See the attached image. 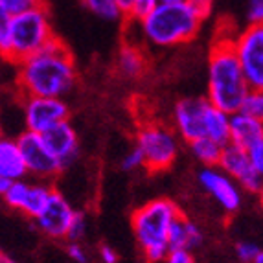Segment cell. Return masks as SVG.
Listing matches in <instances>:
<instances>
[{"label": "cell", "instance_id": "obj_22", "mask_svg": "<svg viewBox=\"0 0 263 263\" xmlns=\"http://www.w3.org/2000/svg\"><path fill=\"white\" fill-rule=\"evenodd\" d=\"M85 8L103 21H122L125 18L123 9L120 8L118 0H81Z\"/></svg>", "mask_w": 263, "mask_h": 263}, {"label": "cell", "instance_id": "obj_21", "mask_svg": "<svg viewBox=\"0 0 263 263\" xmlns=\"http://www.w3.org/2000/svg\"><path fill=\"white\" fill-rule=\"evenodd\" d=\"M188 145L190 149H192L193 157L197 158L201 164H204V166H217L221 149H223L221 144L210 140V138H197V140L190 142Z\"/></svg>", "mask_w": 263, "mask_h": 263}, {"label": "cell", "instance_id": "obj_4", "mask_svg": "<svg viewBox=\"0 0 263 263\" xmlns=\"http://www.w3.org/2000/svg\"><path fill=\"white\" fill-rule=\"evenodd\" d=\"M180 214V208L170 199H153L135 210L131 217L133 232L149 263H160L170 252L167 234Z\"/></svg>", "mask_w": 263, "mask_h": 263}, {"label": "cell", "instance_id": "obj_26", "mask_svg": "<svg viewBox=\"0 0 263 263\" xmlns=\"http://www.w3.org/2000/svg\"><path fill=\"white\" fill-rule=\"evenodd\" d=\"M9 18L11 15L4 8H0V55L4 59L9 48Z\"/></svg>", "mask_w": 263, "mask_h": 263}, {"label": "cell", "instance_id": "obj_12", "mask_svg": "<svg viewBox=\"0 0 263 263\" xmlns=\"http://www.w3.org/2000/svg\"><path fill=\"white\" fill-rule=\"evenodd\" d=\"M217 167H221L228 177H232L237 184L241 186L243 192L254 193V195L261 193L263 173L250 164L245 149H241L239 145H234L230 142L224 144L223 149H221Z\"/></svg>", "mask_w": 263, "mask_h": 263}, {"label": "cell", "instance_id": "obj_23", "mask_svg": "<svg viewBox=\"0 0 263 263\" xmlns=\"http://www.w3.org/2000/svg\"><path fill=\"white\" fill-rule=\"evenodd\" d=\"M239 112L263 120V90H252L250 88L243 98L241 105H239Z\"/></svg>", "mask_w": 263, "mask_h": 263}, {"label": "cell", "instance_id": "obj_14", "mask_svg": "<svg viewBox=\"0 0 263 263\" xmlns=\"http://www.w3.org/2000/svg\"><path fill=\"white\" fill-rule=\"evenodd\" d=\"M74 208L65 197L63 193L57 190H52L48 202L44 204V208L33 217L35 224L41 232L46 234L52 239H61L66 236L68 224H70L72 217H74Z\"/></svg>", "mask_w": 263, "mask_h": 263}, {"label": "cell", "instance_id": "obj_24", "mask_svg": "<svg viewBox=\"0 0 263 263\" xmlns=\"http://www.w3.org/2000/svg\"><path fill=\"white\" fill-rule=\"evenodd\" d=\"M160 0H131L129 8L125 11V18L127 21H140L144 15H147Z\"/></svg>", "mask_w": 263, "mask_h": 263}, {"label": "cell", "instance_id": "obj_19", "mask_svg": "<svg viewBox=\"0 0 263 263\" xmlns=\"http://www.w3.org/2000/svg\"><path fill=\"white\" fill-rule=\"evenodd\" d=\"M118 72L127 79H138L144 76L145 68H147V59H145L144 52L140 46L136 44H123L118 52Z\"/></svg>", "mask_w": 263, "mask_h": 263}, {"label": "cell", "instance_id": "obj_36", "mask_svg": "<svg viewBox=\"0 0 263 263\" xmlns=\"http://www.w3.org/2000/svg\"><path fill=\"white\" fill-rule=\"evenodd\" d=\"M8 184H9V180H6L4 177L0 175V195L6 192V188H8Z\"/></svg>", "mask_w": 263, "mask_h": 263}, {"label": "cell", "instance_id": "obj_17", "mask_svg": "<svg viewBox=\"0 0 263 263\" xmlns=\"http://www.w3.org/2000/svg\"><path fill=\"white\" fill-rule=\"evenodd\" d=\"M202 232L197 224L193 223L192 219H188L184 214H180L170 227V234H167V245L170 250H193L201 247L202 243Z\"/></svg>", "mask_w": 263, "mask_h": 263}, {"label": "cell", "instance_id": "obj_37", "mask_svg": "<svg viewBox=\"0 0 263 263\" xmlns=\"http://www.w3.org/2000/svg\"><path fill=\"white\" fill-rule=\"evenodd\" d=\"M129 2H131V0H118L120 8L123 9V15H125V11H127V8H129Z\"/></svg>", "mask_w": 263, "mask_h": 263}, {"label": "cell", "instance_id": "obj_8", "mask_svg": "<svg viewBox=\"0 0 263 263\" xmlns=\"http://www.w3.org/2000/svg\"><path fill=\"white\" fill-rule=\"evenodd\" d=\"M212 103L206 98H182L173 107V131L190 144L197 138H206V122Z\"/></svg>", "mask_w": 263, "mask_h": 263}, {"label": "cell", "instance_id": "obj_11", "mask_svg": "<svg viewBox=\"0 0 263 263\" xmlns=\"http://www.w3.org/2000/svg\"><path fill=\"white\" fill-rule=\"evenodd\" d=\"M199 182L202 190L214 199L227 214H237L243 204V190L232 177L221 167L204 166L199 171Z\"/></svg>", "mask_w": 263, "mask_h": 263}, {"label": "cell", "instance_id": "obj_15", "mask_svg": "<svg viewBox=\"0 0 263 263\" xmlns=\"http://www.w3.org/2000/svg\"><path fill=\"white\" fill-rule=\"evenodd\" d=\"M41 138H43L44 145L48 147V151L53 157L59 160L63 167L68 166V164L78 157L79 153V138L76 129L72 127V123L68 120L65 122H59L55 125H52L50 129L41 133Z\"/></svg>", "mask_w": 263, "mask_h": 263}, {"label": "cell", "instance_id": "obj_2", "mask_svg": "<svg viewBox=\"0 0 263 263\" xmlns=\"http://www.w3.org/2000/svg\"><path fill=\"white\" fill-rule=\"evenodd\" d=\"M232 39L234 37H217L208 59L206 100L227 114L237 112L245 94L250 90L234 53Z\"/></svg>", "mask_w": 263, "mask_h": 263}, {"label": "cell", "instance_id": "obj_30", "mask_svg": "<svg viewBox=\"0 0 263 263\" xmlns=\"http://www.w3.org/2000/svg\"><path fill=\"white\" fill-rule=\"evenodd\" d=\"M247 21L249 24H263V0H249Z\"/></svg>", "mask_w": 263, "mask_h": 263}, {"label": "cell", "instance_id": "obj_33", "mask_svg": "<svg viewBox=\"0 0 263 263\" xmlns=\"http://www.w3.org/2000/svg\"><path fill=\"white\" fill-rule=\"evenodd\" d=\"M190 6L193 8V11L204 21L206 17H210L212 8H214V0H186Z\"/></svg>", "mask_w": 263, "mask_h": 263}, {"label": "cell", "instance_id": "obj_25", "mask_svg": "<svg viewBox=\"0 0 263 263\" xmlns=\"http://www.w3.org/2000/svg\"><path fill=\"white\" fill-rule=\"evenodd\" d=\"M87 232V217H85L83 212H74V217H72L70 224H68V230H66V239L68 241H79L81 237Z\"/></svg>", "mask_w": 263, "mask_h": 263}, {"label": "cell", "instance_id": "obj_1", "mask_svg": "<svg viewBox=\"0 0 263 263\" xmlns=\"http://www.w3.org/2000/svg\"><path fill=\"white\" fill-rule=\"evenodd\" d=\"M78 83L70 50L53 35L39 52L17 63V85L22 96L63 98Z\"/></svg>", "mask_w": 263, "mask_h": 263}, {"label": "cell", "instance_id": "obj_3", "mask_svg": "<svg viewBox=\"0 0 263 263\" xmlns=\"http://www.w3.org/2000/svg\"><path fill=\"white\" fill-rule=\"evenodd\" d=\"M136 22L145 43L157 48H173L190 43L201 30L202 18L188 2H158Z\"/></svg>", "mask_w": 263, "mask_h": 263}, {"label": "cell", "instance_id": "obj_7", "mask_svg": "<svg viewBox=\"0 0 263 263\" xmlns=\"http://www.w3.org/2000/svg\"><path fill=\"white\" fill-rule=\"evenodd\" d=\"M232 43L249 88L263 90V24H249Z\"/></svg>", "mask_w": 263, "mask_h": 263}, {"label": "cell", "instance_id": "obj_18", "mask_svg": "<svg viewBox=\"0 0 263 263\" xmlns=\"http://www.w3.org/2000/svg\"><path fill=\"white\" fill-rule=\"evenodd\" d=\"M0 175L6 180H21L28 175L24 162H22L21 151H18L17 140L0 138Z\"/></svg>", "mask_w": 263, "mask_h": 263}, {"label": "cell", "instance_id": "obj_10", "mask_svg": "<svg viewBox=\"0 0 263 263\" xmlns=\"http://www.w3.org/2000/svg\"><path fill=\"white\" fill-rule=\"evenodd\" d=\"M22 112L26 131L41 135L59 122H65L70 116L68 105L63 98L46 96H22Z\"/></svg>", "mask_w": 263, "mask_h": 263}, {"label": "cell", "instance_id": "obj_39", "mask_svg": "<svg viewBox=\"0 0 263 263\" xmlns=\"http://www.w3.org/2000/svg\"><path fill=\"white\" fill-rule=\"evenodd\" d=\"M252 263H263V252H261V254H259L258 258H256V259H254V261H252Z\"/></svg>", "mask_w": 263, "mask_h": 263}, {"label": "cell", "instance_id": "obj_6", "mask_svg": "<svg viewBox=\"0 0 263 263\" xmlns=\"http://www.w3.org/2000/svg\"><path fill=\"white\" fill-rule=\"evenodd\" d=\"M136 147L142 153L145 170L160 173L173 166L179 157V135L164 123H145L138 129Z\"/></svg>", "mask_w": 263, "mask_h": 263}, {"label": "cell", "instance_id": "obj_29", "mask_svg": "<svg viewBox=\"0 0 263 263\" xmlns=\"http://www.w3.org/2000/svg\"><path fill=\"white\" fill-rule=\"evenodd\" d=\"M138 167H144V160H142V153L138 147H133L125 157L122 158V170L123 171H135Z\"/></svg>", "mask_w": 263, "mask_h": 263}, {"label": "cell", "instance_id": "obj_40", "mask_svg": "<svg viewBox=\"0 0 263 263\" xmlns=\"http://www.w3.org/2000/svg\"><path fill=\"white\" fill-rule=\"evenodd\" d=\"M160 2H186V0H160Z\"/></svg>", "mask_w": 263, "mask_h": 263}, {"label": "cell", "instance_id": "obj_34", "mask_svg": "<svg viewBox=\"0 0 263 263\" xmlns=\"http://www.w3.org/2000/svg\"><path fill=\"white\" fill-rule=\"evenodd\" d=\"M66 252H68V256H70L76 263H87V252H85V249L81 247V243H79V241H70V243H68V247H66Z\"/></svg>", "mask_w": 263, "mask_h": 263}, {"label": "cell", "instance_id": "obj_9", "mask_svg": "<svg viewBox=\"0 0 263 263\" xmlns=\"http://www.w3.org/2000/svg\"><path fill=\"white\" fill-rule=\"evenodd\" d=\"M17 145L18 151H21L24 167H26V173H30V175L43 180H50L55 179L63 171L59 160L50 153L41 135H37V133L24 129V133L17 136Z\"/></svg>", "mask_w": 263, "mask_h": 263}, {"label": "cell", "instance_id": "obj_27", "mask_svg": "<svg viewBox=\"0 0 263 263\" xmlns=\"http://www.w3.org/2000/svg\"><path fill=\"white\" fill-rule=\"evenodd\" d=\"M236 254L241 263H252L259 254H261V249H259L256 243L241 241L236 245Z\"/></svg>", "mask_w": 263, "mask_h": 263}, {"label": "cell", "instance_id": "obj_32", "mask_svg": "<svg viewBox=\"0 0 263 263\" xmlns=\"http://www.w3.org/2000/svg\"><path fill=\"white\" fill-rule=\"evenodd\" d=\"M245 153H247V157H249L250 164L263 173V142H258V144L250 145L249 149H245Z\"/></svg>", "mask_w": 263, "mask_h": 263}, {"label": "cell", "instance_id": "obj_20", "mask_svg": "<svg viewBox=\"0 0 263 263\" xmlns=\"http://www.w3.org/2000/svg\"><path fill=\"white\" fill-rule=\"evenodd\" d=\"M228 125H230V114L215 109L212 105L206 122V138H210V140L217 142L221 145L228 144Z\"/></svg>", "mask_w": 263, "mask_h": 263}, {"label": "cell", "instance_id": "obj_13", "mask_svg": "<svg viewBox=\"0 0 263 263\" xmlns=\"http://www.w3.org/2000/svg\"><path fill=\"white\" fill-rule=\"evenodd\" d=\"M52 186L44 184V182H26V180H11L2 193L4 201L15 210L26 214L28 217H35L44 204L48 202Z\"/></svg>", "mask_w": 263, "mask_h": 263}, {"label": "cell", "instance_id": "obj_28", "mask_svg": "<svg viewBox=\"0 0 263 263\" xmlns=\"http://www.w3.org/2000/svg\"><path fill=\"white\" fill-rule=\"evenodd\" d=\"M41 0H0V8H4L9 15H17L24 9H30L31 6L39 4Z\"/></svg>", "mask_w": 263, "mask_h": 263}, {"label": "cell", "instance_id": "obj_5", "mask_svg": "<svg viewBox=\"0 0 263 263\" xmlns=\"http://www.w3.org/2000/svg\"><path fill=\"white\" fill-rule=\"evenodd\" d=\"M55 35L50 22L46 6L39 4L24 9L9 18V48L6 61L18 63L31 53L39 52L44 44Z\"/></svg>", "mask_w": 263, "mask_h": 263}, {"label": "cell", "instance_id": "obj_31", "mask_svg": "<svg viewBox=\"0 0 263 263\" xmlns=\"http://www.w3.org/2000/svg\"><path fill=\"white\" fill-rule=\"evenodd\" d=\"M160 263H197V261H195L193 252L179 249V250H170V252L166 254V258H164Z\"/></svg>", "mask_w": 263, "mask_h": 263}, {"label": "cell", "instance_id": "obj_38", "mask_svg": "<svg viewBox=\"0 0 263 263\" xmlns=\"http://www.w3.org/2000/svg\"><path fill=\"white\" fill-rule=\"evenodd\" d=\"M0 263H17V261H15V259H11L9 256H6V254H2V252H0Z\"/></svg>", "mask_w": 263, "mask_h": 263}, {"label": "cell", "instance_id": "obj_35", "mask_svg": "<svg viewBox=\"0 0 263 263\" xmlns=\"http://www.w3.org/2000/svg\"><path fill=\"white\" fill-rule=\"evenodd\" d=\"M100 256L105 263H118V252L109 245H101L100 249Z\"/></svg>", "mask_w": 263, "mask_h": 263}, {"label": "cell", "instance_id": "obj_41", "mask_svg": "<svg viewBox=\"0 0 263 263\" xmlns=\"http://www.w3.org/2000/svg\"><path fill=\"white\" fill-rule=\"evenodd\" d=\"M2 136H4V133H2V125H0V138H2Z\"/></svg>", "mask_w": 263, "mask_h": 263}, {"label": "cell", "instance_id": "obj_16", "mask_svg": "<svg viewBox=\"0 0 263 263\" xmlns=\"http://www.w3.org/2000/svg\"><path fill=\"white\" fill-rule=\"evenodd\" d=\"M228 142L239 145L241 149H249L250 145L263 142V120L252 118V116L239 112V110L230 114Z\"/></svg>", "mask_w": 263, "mask_h": 263}]
</instances>
